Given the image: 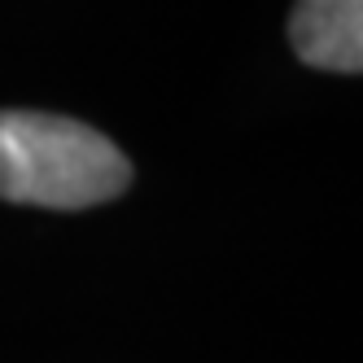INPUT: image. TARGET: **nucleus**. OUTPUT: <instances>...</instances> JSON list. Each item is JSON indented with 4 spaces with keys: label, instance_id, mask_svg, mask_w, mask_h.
Returning a JSON list of instances; mask_svg holds the SVG:
<instances>
[{
    "label": "nucleus",
    "instance_id": "f03ea898",
    "mask_svg": "<svg viewBox=\"0 0 363 363\" xmlns=\"http://www.w3.org/2000/svg\"><path fill=\"white\" fill-rule=\"evenodd\" d=\"M289 44L315 70L363 74V0H298Z\"/></svg>",
    "mask_w": 363,
    "mask_h": 363
},
{
    "label": "nucleus",
    "instance_id": "f257e3e1",
    "mask_svg": "<svg viewBox=\"0 0 363 363\" xmlns=\"http://www.w3.org/2000/svg\"><path fill=\"white\" fill-rule=\"evenodd\" d=\"M132 184V162L96 127L44 114L0 110V197L44 211H84L114 201Z\"/></svg>",
    "mask_w": 363,
    "mask_h": 363
}]
</instances>
